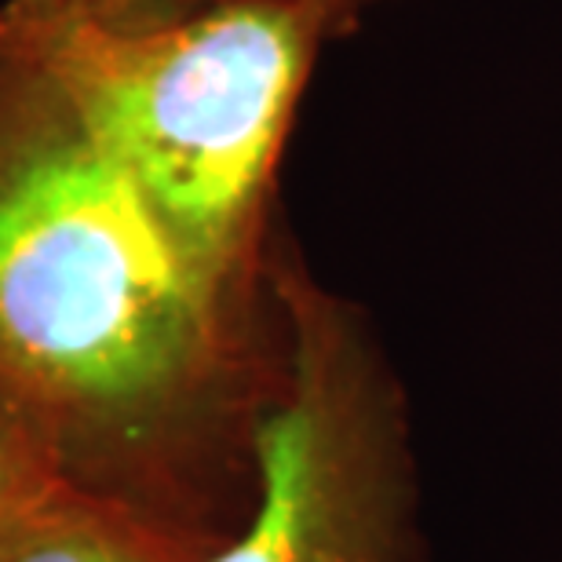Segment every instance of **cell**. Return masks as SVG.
<instances>
[{
	"label": "cell",
	"instance_id": "1",
	"mask_svg": "<svg viewBox=\"0 0 562 562\" xmlns=\"http://www.w3.org/2000/svg\"><path fill=\"white\" fill-rule=\"evenodd\" d=\"M278 380V314L223 289L26 66L0 59V398L66 482L216 544Z\"/></svg>",
	"mask_w": 562,
	"mask_h": 562
},
{
	"label": "cell",
	"instance_id": "2",
	"mask_svg": "<svg viewBox=\"0 0 562 562\" xmlns=\"http://www.w3.org/2000/svg\"><path fill=\"white\" fill-rule=\"evenodd\" d=\"M336 22L289 0L161 15L8 0L0 59L63 99L223 289L263 300L281 143Z\"/></svg>",
	"mask_w": 562,
	"mask_h": 562
},
{
	"label": "cell",
	"instance_id": "3",
	"mask_svg": "<svg viewBox=\"0 0 562 562\" xmlns=\"http://www.w3.org/2000/svg\"><path fill=\"white\" fill-rule=\"evenodd\" d=\"M278 380L252 435L241 526L201 562H424L402 380L373 329L300 263L267 267Z\"/></svg>",
	"mask_w": 562,
	"mask_h": 562
},
{
	"label": "cell",
	"instance_id": "4",
	"mask_svg": "<svg viewBox=\"0 0 562 562\" xmlns=\"http://www.w3.org/2000/svg\"><path fill=\"white\" fill-rule=\"evenodd\" d=\"M216 544L63 482L0 530V562H201Z\"/></svg>",
	"mask_w": 562,
	"mask_h": 562
},
{
	"label": "cell",
	"instance_id": "5",
	"mask_svg": "<svg viewBox=\"0 0 562 562\" xmlns=\"http://www.w3.org/2000/svg\"><path fill=\"white\" fill-rule=\"evenodd\" d=\"M63 482L66 475L33 427L0 398V530Z\"/></svg>",
	"mask_w": 562,
	"mask_h": 562
},
{
	"label": "cell",
	"instance_id": "6",
	"mask_svg": "<svg viewBox=\"0 0 562 562\" xmlns=\"http://www.w3.org/2000/svg\"><path fill=\"white\" fill-rule=\"evenodd\" d=\"M48 4L88 8V11H146V15H161V11H194V8H216V4H245V0H48ZM289 4L325 8V11H333L336 19H344V11H351L358 0H289Z\"/></svg>",
	"mask_w": 562,
	"mask_h": 562
}]
</instances>
